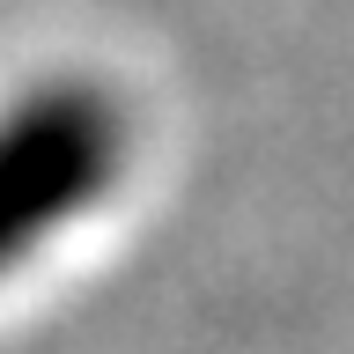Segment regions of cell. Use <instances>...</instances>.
I'll return each instance as SVG.
<instances>
[{
    "label": "cell",
    "mask_w": 354,
    "mask_h": 354,
    "mask_svg": "<svg viewBox=\"0 0 354 354\" xmlns=\"http://www.w3.org/2000/svg\"><path fill=\"white\" fill-rule=\"evenodd\" d=\"M126 148L118 111L96 88H37L0 126V273L30 259L59 221H74L111 185Z\"/></svg>",
    "instance_id": "1"
}]
</instances>
